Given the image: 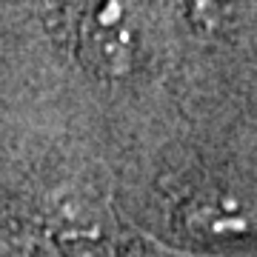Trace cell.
Wrapping results in <instances>:
<instances>
[{"label": "cell", "mask_w": 257, "mask_h": 257, "mask_svg": "<svg viewBox=\"0 0 257 257\" xmlns=\"http://www.w3.org/2000/svg\"><path fill=\"white\" fill-rule=\"evenodd\" d=\"M226 3H229V0H192V12L200 23L214 26V23L226 15Z\"/></svg>", "instance_id": "cell-3"}, {"label": "cell", "mask_w": 257, "mask_h": 257, "mask_svg": "<svg viewBox=\"0 0 257 257\" xmlns=\"http://www.w3.org/2000/svg\"><path fill=\"white\" fill-rule=\"evenodd\" d=\"M55 243L63 257H175L160 243L138 234L106 209L66 206L55 226Z\"/></svg>", "instance_id": "cell-1"}, {"label": "cell", "mask_w": 257, "mask_h": 257, "mask_svg": "<svg viewBox=\"0 0 257 257\" xmlns=\"http://www.w3.org/2000/svg\"><path fill=\"white\" fill-rule=\"evenodd\" d=\"M80 55L97 74L120 77L135 55V29L128 23V0H103L80 26Z\"/></svg>", "instance_id": "cell-2"}]
</instances>
